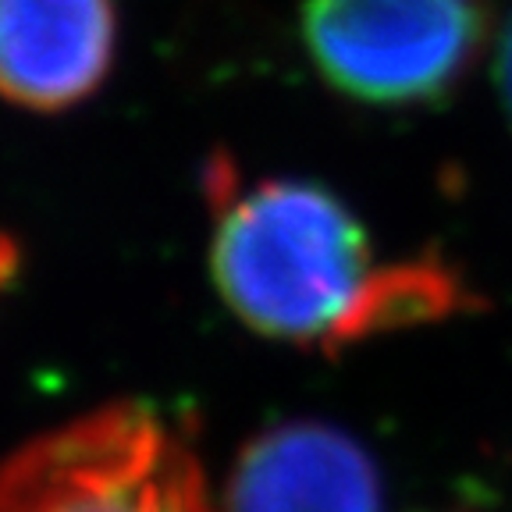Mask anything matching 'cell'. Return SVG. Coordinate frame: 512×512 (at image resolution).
Here are the masks:
<instances>
[{
    "label": "cell",
    "mask_w": 512,
    "mask_h": 512,
    "mask_svg": "<svg viewBox=\"0 0 512 512\" xmlns=\"http://www.w3.org/2000/svg\"><path fill=\"white\" fill-rule=\"evenodd\" d=\"M203 192L214 210V288L249 331L324 352L360 342L381 267L338 192L310 178L242 182L228 153L207 164Z\"/></svg>",
    "instance_id": "6da1fadb"
},
{
    "label": "cell",
    "mask_w": 512,
    "mask_h": 512,
    "mask_svg": "<svg viewBox=\"0 0 512 512\" xmlns=\"http://www.w3.org/2000/svg\"><path fill=\"white\" fill-rule=\"evenodd\" d=\"M0 512H217L182 434L139 402L47 431L0 463Z\"/></svg>",
    "instance_id": "7a4b0ae2"
},
{
    "label": "cell",
    "mask_w": 512,
    "mask_h": 512,
    "mask_svg": "<svg viewBox=\"0 0 512 512\" xmlns=\"http://www.w3.org/2000/svg\"><path fill=\"white\" fill-rule=\"evenodd\" d=\"M488 0H306L313 68L356 104L409 111L445 104L484 54Z\"/></svg>",
    "instance_id": "3957f363"
},
{
    "label": "cell",
    "mask_w": 512,
    "mask_h": 512,
    "mask_svg": "<svg viewBox=\"0 0 512 512\" xmlns=\"http://www.w3.org/2000/svg\"><path fill=\"white\" fill-rule=\"evenodd\" d=\"M118 50L114 0H0V100L72 111L104 86Z\"/></svg>",
    "instance_id": "277c9868"
},
{
    "label": "cell",
    "mask_w": 512,
    "mask_h": 512,
    "mask_svg": "<svg viewBox=\"0 0 512 512\" xmlns=\"http://www.w3.org/2000/svg\"><path fill=\"white\" fill-rule=\"evenodd\" d=\"M224 512H381V477L367 448L338 427L278 424L239 452Z\"/></svg>",
    "instance_id": "5b68a950"
},
{
    "label": "cell",
    "mask_w": 512,
    "mask_h": 512,
    "mask_svg": "<svg viewBox=\"0 0 512 512\" xmlns=\"http://www.w3.org/2000/svg\"><path fill=\"white\" fill-rule=\"evenodd\" d=\"M498 93H502L505 114L512 121V22L502 36V47H498Z\"/></svg>",
    "instance_id": "8992f818"
},
{
    "label": "cell",
    "mask_w": 512,
    "mask_h": 512,
    "mask_svg": "<svg viewBox=\"0 0 512 512\" xmlns=\"http://www.w3.org/2000/svg\"><path fill=\"white\" fill-rule=\"evenodd\" d=\"M15 264H18L15 246H11L8 235H0V285H4V281L11 278V271H15Z\"/></svg>",
    "instance_id": "52a82bcc"
}]
</instances>
